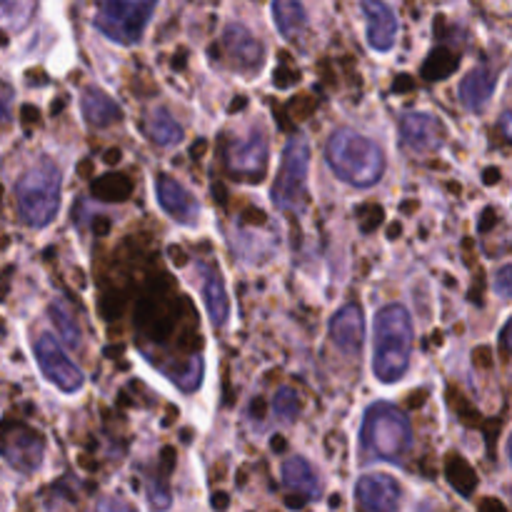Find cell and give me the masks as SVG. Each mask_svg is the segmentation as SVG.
I'll list each match as a JSON object with an SVG mask.
<instances>
[{
	"label": "cell",
	"mask_w": 512,
	"mask_h": 512,
	"mask_svg": "<svg viewBox=\"0 0 512 512\" xmlns=\"http://www.w3.org/2000/svg\"><path fill=\"white\" fill-rule=\"evenodd\" d=\"M413 353V320L403 305H385L375 315L373 373L380 383H398Z\"/></svg>",
	"instance_id": "1"
},
{
	"label": "cell",
	"mask_w": 512,
	"mask_h": 512,
	"mask_svg": "<svg viewBox=\"0 0 512 512\" xmlns=\"http://www.w3.org/2000/svg\"><path fill=\"white\" fill-rule=\"evenodd\" d=\"M325 155H328L333 173L355 188H370L383 178V150L363 133H355L350 128L335 130L325 145Z\"/></svg>",
	"instance_id": "2"
},
{
	"label": "cell",
	"mask_w": 512,
	"mask_h": 512,
	"mask_svg": "<svg viewBox=\"0 0 512 512\" xmlns=\"http://www.w3.org/2000/svg\"><path fill=\"white\" fill-rule=\"evenodd\" d=\"M15 203L25 225L45 228L60 208V170L50 160H40L15 183Z\"/></svg>",
	"instance_id": "3"
},
{
	"label": "cell",
	"mask_w": 512,
	"mask_h": 512,
	"mask_svg": "<svg viewBox=\"0 0 512 512\" xmlns=\"http://www.w3.org/2000/svg\"><path fill=\"white\" fill-rule=\"evenodd\" d=\"M363 448L378 460H400V455L413 443V430L408 418L388 403H378L365 413L363 420Z\"/></svg>",
	"instance_id": "4"
},
{
	"label": "cell",
	"mask_w": 512,
	"mask_h": 512,
	"mask_svg": "<svg viewBox=\"0 0 512 512\" xmlns=\"http://www.w3.org/2000/svg\"><path fill=\"white\" fill-rule=\"evenodd\" d=\"M158 0H100L95 10V28L120 45H135L145 33Z\"/></svg>",
	"instance_id": "5"
},
{
	"label": "cell",
	"mask_w": 512,
	"mask_h": 512,
	"mask_svg": "<svg viewBox=\"0 0 512 512\" xmlns=\"http://www.w3.org/2000/svg\"><path fill=\"white\" fill-rule=\"evenodd\" d=\"M310 145L308 140L295 135L285 145L283 165L273 185V200L283 210H298L305 203V185H308Z\"/></svg>",
	"instance_id": "6"
},
{
	"label": "cell",
	"mask_w": 512,
	"mask_h": 512,
	"mask_svg": "<svg viewBox=\"0 0 512 512\" xmlns=\"http://www.w3.org/2000/svg\"><path fill=\"white\" fill-rule=\"evenodd\" d=\"M45 438L23 420L5 418L0 423V458L20 473H35L43 463Z\"/></svg>",
	"instance_id": "7"
},
{
	"label": "cell",
	"mask_w": 512,
	"mask_h": 512,
	"mask_svg": "<svg viewBox=\"0 0 512 512\" xmlns=\"http://www.w3.org/2000/svg\"><path fill=\"white\" fill-rule=\"evenodd\" d=\"M33 353L43 375L55 388L63 390V393H75V390L83 388V373L70 363V358L63 353L53 335H40L33 343Z\"/></svg>",
	"instance_id": "8"
},
{
	"label": "cell",
	"mask_w": 512,
	"mask_h": 512,
	"mask_svg": "<svg viewBox=\"0 0 512 512\" xmlns=\"http://www.w3.org/2000/svg\"><path fill=\"white\" fill-rule=\"evenodd\" d=\"M225 163L228 170L238 178L245 180H260L268 170V138L258 130L243 140H233L225 148Z\"/></svg>",
	"instance_id": "9"
},
{
	"label": "cell",
	"mask_w": 512,
	"mask_h": 512,
	"mask_svg": "<svg viewBox=\"0 0 512 512\" xmlns=\"http://www.w3.org/2000/svg\"><path fill=\"white\" fill-rule=\"evenodd\" d=\"M403 145L413 153H433L443 145L445 125L430 113H405L400 118Z\"/></svg>",
	"instance_id": "10"
},
{
	"label": "cell",
	"mask_w": 512,
	"mask_h": 512,
	"mask_svg": "<svg viewBox=\"0 0 512 512\" xmlns=\"http://www.w3.org/2000/svg\"><path fill=\"white\" fill-rule=\"evenodd\" d=\"M355 495L368 512H398L400 485L390 475H365L355 485Z\"/></svg>",
	"instance_id": "11"
},
{
	"label": "cell",
	"mask_w": 512,
	"mask_h": 512,
	"mask_svg": "<svg viewBox=\"0 0 512 512\" xmlns=\"http://www.w3.org/2000/svg\"><path fill=\"white\" fill-rule=\"evenodd\" d=\"M365 20H368V43L373 50H390L398 38V18L383 0H360Z\"/></svg>",
	"instance_id": "12"
},
{
	"label": "cell",
	"mask_w": 512,
	"mask_h": 512,
	"mask_svg": "<svg viewBox=\"0 0 512 512\" xmlns=\"http://www.w3.org/2000/svg\"><path fill=\"white\" fill-rule=\"evenodd\" d=\"M225 50H228L230 60L243 73H255L263 65V43L250 33L243 25H230L223 35Z\"/></svg>",
	"instance_id": "13"
},
{
	"label": "cell",
	"mask_w": 512,
	"mask_h": 512,
	"mask_svg": "<svg viewBox=\"0 0 512 512\" xmlns=\"http://www.w3.org/2000/svg\"><path fill=\"white\" fill-rule=\"evenodd\" d=\"M155 195H158L160 208H163L168 215H173L178 223H185V225L195 223L200 208L198 203H195L193 195H190L183 185L175 183V180L168 178V175H158V180H155Z\"/></svg>",
	"instance_id": "14"
},
{
	"label": "cell",
	"mask_w": 512,
	"mask_h": 512,
	"mask_svg": "<svg viewBox=\"0 0 512 512\" xmlns=\"http://www.w3.org/2000/svg\"><path fill=\"white\" fill-rule=\"evenodd\" d=\"M135 318H138L135 323L143 338L163 345L175 328V305L163 303V300H145Z\"/></svg>",
	"instance_id": "15"
},
{
	"label": "cell",
	"mask_w": 512,
	"mask_h": 512,
	"mask_svg": "<svg viewBox=\"0 0 512 512\" xmlns=\"http://www.w3.org/2000/svg\"><path fill=\"white\" fill-rule=\"evenodd\" d=\"M363 313H360L358 305H345L330 320V335H333L335 345L343 350L345 355H358L363 348Z\"/></svg>",
	"instance_id": "16"
},
{
	"label": "cell",
	"mask_w": 512,
	"mask_h": 512,
	"mask_svg": "<svg viewBox=\"0 0 512 512\" xmlns=\"http://www.w3.org/2000/svg\"><path fill=\"white\" fill-rule=\"evenodd\" d=\"M198 278H200V293H203L210 320H213L215 325H225L230 318V300H228V293H225L220 270L210 263H198Z\"/></svg>",
	"instance_id": "17"
},
{
	"label": "cell",
	"mask_w": 512,
	"mask_h": 512,
	"mask_svg": "<svg viewBox=\"0 0 512 512\" xmlns=\"http://www.w3.org/2000/svg\"><path fill=\"white\" fill-rule=\"evenodd\" d=\"M495 80H498L495 73L490 68H485V65L470 70L463 78V83H460V103L468 110H473V113L483 110L488 105L490 95H493Z\"/></svg>",
	"instance_id": "18"
},
{
	"label": "cell",
	"mask_w": 512,
	"mask_h": 512,
	"mask_svg": "<svg viewBox=\"0 0 512 512\" xmlns=\"http://www.w3.org/2000/svg\"><path fill=\"white\" fill-rule=\"evenodd\" d=\"M80 108H83L85 120L90 125H95V128H108V125H113L123 115L120 105L108 93H103L98 88L85 90L83 98H80Z\"/></svg>",
	"instance_id": "19"
},
{
	"label": "cell",
	"mask_w": 512,
	"mask_h": 512,
	"mask_svg": "<svg viewBox=\"0 0 512 512\" xmlns=\"http://www.w3.org/2000/svg\"><path fill=\"white\" fill-rule=\"evenodd\" d=\"M273 20L278 25L280 35L295 40L308 25V15L300 0H273Z\"/></svg>",
	"instance_id": "20"
},
{
	"label": "cell",
	"mask_w": 512,
	"mask_h": 512,
	"mask_svg": "<svg viewBox=\"0 0 512 512\" xmlns=\"http://www.w3.org/2000/svg\"><path fill=\"white\" fill-rule=\"evenodd\" d=\"M283 483L303 498H315L320 490L318 475L303 458H290L283 465Z\"/></svg>",
	"instance_id": "21"
},
{
	"label": "cell",
	"mask_w": 512,
	"mask_h": 512,
	"mask_svg": "<svg viewBox=\"0 0 512 512\" xmlns=\"http://www.w3.org/2000/svg\"><path fill=\"white\" fill-rule=\"evenodd\" d=\"M145 130H148L150 140L163 148H170V145H178L183 140V128H180L178 120L168 113V110H153L145 123Z\"/></svg>",
	"instance_id": "22"
},
{
	"label": "cell",
	"mask_w": 512,
	"mask_h": 512,
	"mask_svg": "<svg viewBox=\"0 0 512 512\" xmlns=\"http://www.w3.org/2000/svg\"><path fill=\"white\" fill-rule=\"evenodd\" d=\"M95 198L105 200V203H123V200L130 198L133 193V180L128 175H120V173H108V175H100L98 180H93L90 185Z\"/></svg>",
	"instance_id": "23"
},
{
	"label": "cell",
	"mask_w": 512,
	"mask_h": 512,
	"mask_svg": "<svg viewBox=\"0 0 512 512\" xmlns=\"http://www.w3.org/2000/svg\"><path fill=\"white\" fill-rule=\"evenodd\" d=\"M445 475H448L450 485L463 495H473L475 485H478L473 468H470L463 458H458V455H450L448 458V463H445Z\"/></svg>",
	"instance_id": "24"
},
{
	"label": "cell",
	"mask_w": 512,
	"mask_h": 512,
	"mask_svg": "<svg viewBox=\"0 0 512 512\" xmlns=\"http://www.w3.org/2000/svg\"><path fill=\"white\" fill-rule=\"evenodd\" d=\"M35 0H0V25L20 30L33 18Z\"/></svg>",
	"instance_id": "25"
},
{
	"label": "cell",
	"mask_w": 512,
	"mask_h": 512,
	"mask_svg": "<svg viewBox=\"0 0 512 512\" xmlns=\"http://www.w3.org/2000/svg\"><path fill=\"white\" fill-rule=\"evenodd\" d=\"M50 318H53L55 328H58V333L63 335L65 343L73 345V348H78L80 328H78V320L73 318V313H70L63 303H58V300H55V303L50 305Z\"/></svg>",
	"instance_id": "26"
},
{
	"label": "cell",
	"mask_w": 512,
	"mask_h": 512,
	"mask_svg": "<svg viewBox=\"0 0 512 512\" xmlns=\"http://www.w3.org/2000/svg\"><path fill=\"white\" fill-rule=\"evenodd\" d=\"M455 68H458V60H455L448 50H438V53L430 55L428 63L423 65V75L428 80H443L448 78Z\"/></svg>",
	"instance_id": "27"
},
{
	"label": "cell",
	"mask_w": 512,
	"mask_h": 512,
	"mask_svg": "<svg viewBox=\"0 0 512 512\" xmlns=\"http://www.w3.org/2000/svg\"><path fill=\"white\" fill-rule=\"evenodd\" d=\"M273 410L280 420H288V423L290 420H295V415H298V410H300L298 393H295L293 388L278 390V395H275V400H273Z\"/></svg>",
	"instance_id": "28"
},
{
	"label": "cell",
	"mask_w": 512,
	"mask_h": 512,
	"mask_svg": "<svg viewBox=\"0 0 512 512\" xmlns=\"http://www.w3.org/2000/svg\"><path fill=\"white\" fill-rule=\"evenodd\" d=\"M365 213H370V215L363 220V230L365 233H370V230L378 228L380 220H383V210H380L378 205H365V208L358 210V215H365Z\"/></svg>",
	"instance_id": "29"
},
{
	"label": "cell",
	"mask_w": 512,
	"mask_h": 512,
	"mask_svg": "<svg viewBox=\"0 0 512 512\" xmlns=\"http://www.w3.org/2000/svg\"><path fill=\"white\" fill-rule=\"evenodd\" d=\"M95 512H135L133 505H128L120 498H103L95 505Z\"/></svg>",
	"instance_id": "30"
},
{
	"label": "cell",
	"mask_w": 512,
	"mask_h": 512,
	"mask_svg": "<svg viewBox=\"0 0 512 512\" xmlns=\"http://www.w3.org/2000/svg\"><path fill=\"white\" fill-rule=\"evenodd\" d=\"M495 290L500 295H512V265H505V268L498 270V275H495Z\"/></svg>",
	"instance_id": "31"
},
{
	"label": "cell",
	"mask_w": 512,
	"mask_h": 512,
	"mask_svg": "<svg viewBox=\"0 0 512 512\" xmlns=\"http://www.w3.org/2000/svg\"><path fill=\"white\" fill-rule=\"evenodd\" d=\"M10 103H13V90L0 83V125L10 118Z\"/></svg>",
	"instance_id": "32"
},
{
	"label": "cell",
	"mask_w": 512,
	"mask_h": 512,
	"mask_svg": "<svg viewBox=\"0 0 512 512\" xmlns=\"http://www.w3.org/2000/svg\"><path fill=\"white\" fill-rule=\"evenodd\" d=\"M500 133H503L505 140H510L512 143V110L503 113V118H500Z\"/></svg>",
	"instance_id": "33"
},
{
	"label": "cell",
	"mask_w": 512,
	"mask_h": 512,
	"mask_svg": "<svg viewBox=\"0 0 512 512\" xmlns=\"http://www.w3.org/2000/svg\"><path fill=\"white\" fill-rule=\"evenodd\" d=\"M293 83L295 75L288 73V70H278V73H275V85H280V88H290Z\"/></svg>",
	"instance_id": "34"
},
{
	"label": "cell",
	"mask_w": 512,
	"mask_h": 512,
	"mask_svg": "<svg viewBox=\"0 0 512 512\" xmlns=\"http://www.w3.org/2000/svg\"><path fill=\"white\" fill-rule=\"evenodd\" d=\"M503 348L512 353V318L508 320V325L503 328Z\"/></svg>",
	"instance_id": "35"
},
{
	"label": "cell",
	"mask_w": 512,
	"mask_h": 512,
	"mask_svg": "<svg viewBox=\"0 0 512 512\" xmlns=\"http://www.w3.org/2000/svg\"><path fill=\"white\" fill-rule=\"evenodd\" d=\"M480 512H508V510H505L498 500H485V503L480 505Z\"/></svg>",
	"instance_id": "36"
},
{
	"label": "cell",
	"mask_w": 512,
	"mask_h": 512,
	"mask_svg": "<svg viewBox=\"0 0 512 512\" xmlns=\"http://www.w3.org/2000/svg\"><path fill=\"white\" fill-rule=\"evenodd\" d=\"M23 120H25V123H35V120H38V110H35L33 105H25V108H23Z\"/></svg>",
	"instance_id": "37"
},
{
	"label": "cell",
	"mask_w": 512,
	"mask_h": 512,
	"mask_svg": "<svg viewBox=\"0 0 512 512\" xmlns=\"http://www.w3.org/2000/svg\"><path fill=\"white\" fill-rule=\"evenodd\" d=\"M93 228H95V233H98V235H105V233H108V230H110V220L98 218V220H95V223H93Z\"/></svg>",
	"instance_id": "38"
},
{
	"label": "cell",
	"mask_w": 512,
	"mask_h": 512,
	"mask_svg": "<svg viewBox=\"0 0 512 512\" xmlns=\"http://www.w3.org/2000/svg\"><path fill=\"white\" fill-rule=\"evenodd\" d=\"M413 88V78L410 75H400L398 83H395V90H410Z\"/></svg>",
	"instance_id": "39"
},
{
	"label": "cell",
	"mask_w": 512,
	"mask_h": 512,
	"mask_svg": "<svg viewBox=\"0 0 512 512\" xmlns=\"http://www.w3.org/2000/svg\"><path fill=\"white\" fill-rule=\"evenodd\" d=\"M105 163H108V165L120 163V150L118 148H110L108 153H105Z\"/></svg>",
	"instance_id": "40"
},
{
	"label": "cell",
	"mask_w": 512,
	"mask_h": 512,
	"mask_svg": "<svg viewBox=\"0 0 512 512\" xmlns=\"http://www.w3.org/2000/svg\"><path fill=\"white\" fill-rule=\"evenodd\" d=\"M170 255H173V263H178V265L188 263V258H185V253L180 248H170Z\"/></svg>",
	"instance_id": "41"
},
{
	"label": "cell",
	"mask_w": 512,
	"mask_h": 512,
	"mask_svg": "<svg viewBox=\"0 0 512 512\" xmlns=\"http://www.w3.org/2000/svg\"><path fill=\"white\" fill-rule=\"evenodd\" d=\"M205 150H208V143H205V140H198V143L193 145V155H205Z\"/></svg>",
	"instance_id": "42"
},
{
	"label": "cell",
	"mask_w": 512,
	"mask_h": 512,
	"mask_svg": "<svg viewBox=\"0 0 512 512\" xmlns=\"http://www.w3.org/2000/svg\"><path fill=\"white\" fill-rule=\"evenodd\" d=\"M498 178H500V173H498V170H493V168H490V170H485V183H488V185H493L495 180H498Z\"/></svg>",
	"instance_id": "43"
},
{
	"label": "cell",
	"mask_w": 512,
	"mask_h": 512,
	"mask_svg": "<svg viewBox=\"0 0 512 512\" xmlns=\"http://www.w3.org/2000/svg\"><path fill=\"white\" fill-rule=\"evenodd\" d=\"M285 448V440L280 438V435H275L273 438V450H283Z\"/></svg>",
	"instance_id": "44"
},
{
	"label": "cell",
	"mask_w": 512,
	"mask_h": 512,
	"mask_svg": "<svg viewBox=\"0 0 512 512\" xmlns=\"http://www.w3.org/2000/svg\"><path fill=\"white\" fill-rule=\"evenodd\" d=\"M263 410H265L263 400H255V403H253V413H258V418H260V415H263Z\"/></svg>",
	"instance_id": "45"
},
{
	"label": "cell",
	"mask_w": 512,
	"mask_h": 512,
	"mask_svg": "<svg viewBox=\"0 0 512 512\" xmlns=\"http://www.w3.org/2000/svg\"><path fill=\"white\" fill-rule=\"evenodd\" d=\"M245 105V98H240V100H235L233 105H230V113H233V110H238V108H243Z\"/></svg>",
	"instance_id": "46"
},
{
	"label": "cell",
	"mask_w": 512,
	"mask_h": 512,
	"mask_svg": "<svg viewBox=\"0 0 512 512\" xmlns=\"http://www.w3.org/2000/svg\"><path fill=\"white\" fill-rule=\"evenodd\" d=\"M80 173H83V175H88V178H90V163H88V160H85V163L80 165Z\"/></svg>",
	"instance_id": "47"
},
{
	"label": "cell",
	"mask_w": 512,
	"mask_h": 512,
	"mask_svg": "<svg viewBox=\"0 0 512 512\" xmlns=\"http://www.w3.org/2000/svg\"><path fill=\"white\" fill-rule=\"evenodd\" d=\"M398 233H400V225H393V228H390V238H395Z\"/></svg>",
	"instance_id": "48"
},
{
	"label": "cell",
	"mask_w": 512,
	"mask_h": 512,
	"mask_svg": "<svg viewBox=\"0 0 512 512\" xmlns=\"http://www.w3.org/2000/svg\"><path fill=\"white\" fill-rule=\"evenodd\" d=\"M508 458H510V463H512V433H510V440H508Z\"/></svg>",
	"instance_id": "49"
},
{
	"label": "cell",
	"mask_w": 512,
	"mask_h": 512,
	"mask_svg": "<svg viewBox=\"0 0 512 512\" xmlns=\"http://www.w3.org/2000/svg\"><path fill=\"white\" fill-rule=\"evenodd\" d=\"M508 495H510V498H512V485H510V488H508Z\"/></svg>",
	"instance_id": "50"
},
{
	"label": "cell",
	"mask_w": 512,
	"mask_h": 512,
	"mask_svg": "<svg viewBox=\"0 0 512 512\" xmlns=\"http://www.w3.org/2000/svg\"><path fill=\"white\" fill-rule=\"evenodd\" d=\"M0 193H3V188H0Z\"/></svg>",
	"instance_id": "51"
}]
</instances>
